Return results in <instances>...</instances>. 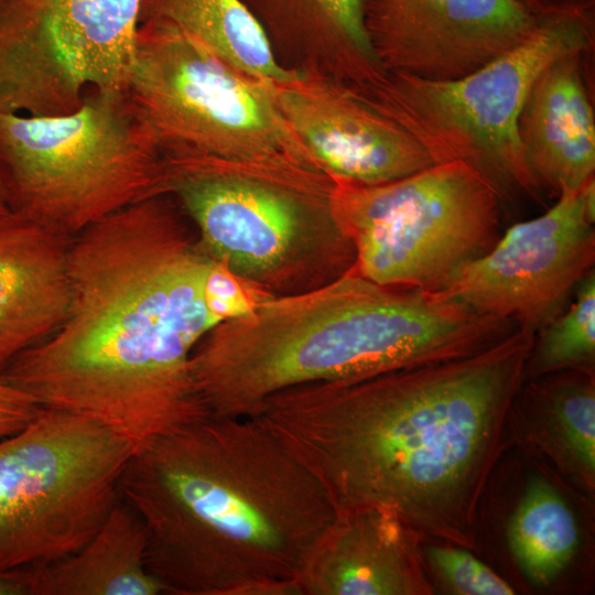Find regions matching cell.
<instances>
[{"label": "cell", "instance_id": "277c9868", "mask_svg": "<svg viewBox=\"0 0 595 595\" xmlns=\"http://www.w3.org/2000/svg\"><path fill=\"white\" fill-rule=\"evenodd\" d=\"M508 331L444 291L380 284L353 268L219 323L194 348L190 369L209 414L257 416L282 390L468 356Z\"/></svg>", "mask_w": 595, "mask_h": 595}, {"label": "cell", "instance_id": "9a60e30c", "mask_svg": "<svg viewBox=\"0 0 595 595\" xmlns=\"http://www.w3.org/2000/svg\"><path fill=\"white\" fill-rule=\"evenodd\" d=\"M420 540L386 509L335 512L301 572V595H431Z\"/></svg>", "mask_w": 595, "mask_h": 595}, {"label": "cell", "instance_id": "7c38bea8", "mask_svg": "<svg viewBox=\"0 0 595 595\" xmlns=\"http://www.w3.org/2000/svg\"><path fill=\"white\" fill-rule=\"evenodd\" d=\"M595 181L561 187L544 214L512 225L442 290L477 313L536 333L564 311L595 262Z\"/></svg>", "mask_w": 595, "mask_h": 595}, {"label": "cell", "instance_id": "5b68a950", "mask_svg": "<svg viewBox=\"0 0 595 595\" xmlns=\"http://www.w3.org/2000/svg\"><path fill=\"white\" fill-rule=\"evenodd\" d=\"M163 193L193 221L203 250L272 296L321 288L356 250L334 208V180L290 161L164 154Z\"/></svg>", "mask_w": 595, "mask_h": 595}, {"label": "cell", "instance_id": "7402d4cb", "mask_svg": "<svg viewBox=\"0 0 595 595\" xmlns=\"http://www.w3.org/2000/svg\"><path fill=\"white\" fill-rule=\"evenodd\" d=\"M575 301L539 332L527 365L536 374L593 360L595 354V272L577 285ZM526 369V370H527Z\"/></svg>", "mask_w": 595, "mask_h": 595}, {"label": "cell", "instance_id": "e0dca14e", "mask_svg": "<svg viewBox=\"0 0 595 595\" xmlns=\"http://www.w3.org/2000/svg\"><path fill=\"white\" fill-rule=\"evenodd\" d=\"M285 68L361 87L387 73L368 39L364 0H241Z\"/></svg>", "mask_w": 595, "mask_h": 595}, {"label": "cell", "instance_id": "d4e9b609", "mask_svg": "<svg viewBox=\"0 0 595 595\" xmlns=\"http://www.w3.org/2000/svg\"><path fill=\"white\" fill-rule=\"evenodd\" d=\"M205 294L209 310L220 323L248 315L259 303L272 296L216 261L208 271Z\"/></svg>", "mask_w": 595, "mask_h": 595}, {"label": "cell", "instance_id": "ac0fdd59", "mask_svg": "<svg viewBox=\"0 0 595 595\" xmlns=\"http://www.w3.org/2000/svg\"><path fill=\"white\" fill-rule=\"evenodd\" d=\"M573 53L549 64L522 106L518 133L527 163L541 190L577 188L594 177L595 117Z\"/></svg>", "mask_w": 595, "mask_h": 595}, {"label": "cell", "instance_id": "8fae6325", "mask_svg": "<svg viewBox=\"0 0 595 595\" xmlns=\"http://www.w3.org/2000/svg\"><path fill=\"white\" fill-rule=\"evenodd\" d=\"M141 0H0V113L57 117L126 90Z\"/></svg>", "mask_w": 595, "mask_h": 595}, {"label": "cell", "instance_id": "6da1fadb", "mask_svg": "<svg viewBox=\"0 0 595 595\" xmlns=\"http://www.w3.org/2000/svg\"><path fill=\"white\" fill-rule=\"evenodd\" d=\"M536 336L518 326L468 356L292 387L257 416L320 482L335 512L381 508L419 539L473 547Z\"/></svg>", "mask_w": 595, "mask_h": 595}, {"label": "cell", "instance_id": "9c48e42d", "mask_svg": "<svg viewBox=\"0 0 595 595\" xmlns=\"http://www.w3.org/2000/svg\"><path fill=\"white\" fill-rule=\"evenodd\" d=\"M333 202L354 269L380 284L442 291L500 237L502 195L463 161L376 185L334 181Z\"/></svg>", "mask_w": 595, "mask_h": 595}, {"label": "cell", "instance_id": "7a4b0ae2", "mask_svg": "<svg viewBox=\"0 0 595 595\" xmlns=\"http://www.w3.org/2000/svg\"><path fill=\"white\" fill-rule=\"evenodd\" d=\"M170 195L123 207L74 236L60 326L0 378L43 408L96 419L138 447L209 415L191 356L220 321L207 305L213 259Z\"/></svg>", "mask_w": 595, "mask_h": 595}, {"label": "cell", "instance_id": "2e32d148", "mask_svg": "<svg viewBox=\"0 0 595 595\" xmlns=\"http://www.w3.org/2000/svg\"><path fill=\"white\" fill-rule=\"evenodd\" d=\"M73 238L20 214L0 219V374L63 322Z\"/></svg>", "mask_w": 595, "mask_h": 595}, {"label": "cell", "instance_id": "44dd1931", "mask_svg": "<svg viewBox=\"0 0 595 595\" xmlns=\"http://www.w3.org/2000/svg\"><path fill=\"white\" fill-rule=\"evenodd\" d=\"M577 540L564 500L544 480H532L509 527L510 547L528 578L539 586L549 584L573 556Z\"/></svg>", "mask_w": 595, "mask_h": 595}, {"label": "cell", "instance_id": "603a6c76", "mask_svg": "<svg viewBox=\"0 0 595 595\" xmlns=\"http://www.w3.org/2000/svg\"><path fill=\"white\" fill-rule=\"evenodd\" d=\"M555 421L567 448L594 475L595 390L589 380L560 383L552 390Z\"/></svg>", "mask_w": 595, "mask_h": 595}, {"label": "cell", "instance_id": "484cf974", "mask_svg": "<svg viewBox=\"0 0 595 595\" xmlns=\"http://www.w3.org/2000/svg\"><path fill=\"white\" fill-rule=\"evenodd\" d=\"M40 409L32 397L0 378V439L25 428Z\"/></svg>", "mask_w": 595, "mask_h": 595}, {"label": "cell", "instance_id": "52a82bcc", "mask_svg": "<svg viewBox=\"0 0 595 595\" xmlns=\"http://www.w3.org/2000/svg\"><path fill=\"white\" fill-rule=\"evenodd\" d=\"M595 3L537 18L532 32L473 73L426 79L387 72L378 82L354 86L377 110L402 127L433 164L463 161L506 190L541 191L524 156L519 116L533 83L553 61L589 53Z\"/></svg>", "mask_w": 595, "mask_h": 595}, {"label": "cell", "instance_id": "cb8c5ba5", "mask_svg": "<svg viewBox=\"0 0 595 595\" xmlns=\"http://www.w3.org/2000/svg\"><path fill=\"white\" fill-rule=\"evenodd\" d=\"M431 564L457 594L512 595V587L465 549L448 544L432 545L428 551Z\"/></svg>", "mask_w": 595, "mask_h": 595}, {"label": "cell", "instance_id": "4fadbf2b", "mask_svg": "<svg viewBox=\"0 0 595 595\" xmlns=\"http://www.w3.org/2000/svg\"><path fill=\"white\" fill-rule=\"evenodd\" d=\"M363 10L383 68L426 79L468 75L537 24L517 0H364Z\"/></svg>", "mask_w": 595, "mask_h": 595}, {"label": "cell", "instance_id": "f1b7e54d", "mask_svg": "<svg viewBox=\"0 0 595 595\" xmlns=\"http://www.w3.org/2000/svg\"><path fill=\"white\" fill-rule=\"evenodd\" d=\"M8 214H9V209L7 208V206L4 205L2 199L0 198V219L2 217H4L6 215H8Z\"/></svg>", "mask_w": 595, "mask_h": 595}, {"label": "cell", "instance_id": "8992f818", "mask_svg": "<svg viewBox=\"0 0 595 595\" xmlns=\"http://www.w3.org/2000/svg\"><path fill=\"white\" fill-rule=\"evenodd\" d=\"M164 154L126 90L95 91L57 117L0 113V198L71 237L164 195Z\"/></svg>", "mask_w": 595, "mask_h": 595}, {"label": "cell", "instance_id": "30bf717a", "mask_svg": "<svg viewBox=\"0 0 595 595\" xmlns=\"http://www.w3.org/2000/svg\"><path fill=\"white\" fill-rule=\"evenodd\" d=\"M126 91L163 154L316 169L282 117L270 82L232 67L170 23L139 22Z\"/></svg>", "mask_w": 595, "mask_h": 595}, {"label": "cell", "instance_id": "ba28073f", "mask_svg": "<svg viewBox=\"0 0 595 595\" xmlns=\"http://www.w3.org/2000/svg\"><path fill=\"white\" fill-rule=\"evenodd\" d=\"M138 445L86 415L41 407L0 439V571L79 550L120 500Z\"/></svg>", "mask_w": 595, "mask_h": 595}, {"label": "cell", "instance_id": "d6986e66", "mask_svg": "<svg viewBox=\"0 0 595 595\" xmlns=\"http://www.w3.org/2000/svg\"><path fill=\"white\" fill-rule=\"evenodd\" d=\"M147 531L120 498L96 533L75 553L29 566L31 595L164 594L147 564Z\"/></svg>", "mask_w": 595, "mask_h": 595}, {"label": "cell", "instance_id": "4316f807", "mask_svg": "<svg viewBox=\"0 0 595 595\" xmlns=\"http://www.w3.org/2000/svg\"><path fill=\"white\" fill-rule=\"evenodd\" d=\"M0 595H31L30 569L0 571Z\"/></svg>", "mask_w": 595, "mask_h": 595}, {"label": "cell", "instance_id": "5bb4252c", "mask_svg": "<svg viewBox=\"0 0 595 595\" xmlns=\"http://www.w3.org/2000/svg\"><path fill=\"white\" fill-rule=\"evenodd\" d=\"M270 87L312 164L334 181L376 185L433 164L402 127L348 83L294 71Z\"/></svg>", "mask_w": 595, "mask_h": 595}, {"label": "cell", "instance_id": "83f0119b", "mask_svg": "<svg viewBox=\"0 0 595 595\" xmlns=\"http://www.w3.org/2000/svg\"><path fill=\"white\" fill-rule=\"evenodd\" d=\"M536 18L545 13L583 4H593L595 0H517Z\"/></svg>", "mask_w": 595, "mask_h": 595}, {"label": "cell", "instance_id": "3957f363", "mask_svg": "<svg viewBox=\"0 0 595 595\" xmlns=\"http://www.w3.org/2000/svg\"><path fill=\"white\" fill-rule=\"evenodd\" d=\"M120 497L172 595H301V572L335 516L259 416L209 414L139 446Z\"/></svg>", "mask_w": 595, "mask_h": 595}, {"label": "cell", "instance_id": "ffe728a7", "mask_svg": "<svg viewBox=\"0 0 595 595\" xmlns=\"http://www.w3.org/2000/svg\"><path fill=\"white\" fill-rule=\"evenodd\" d=\"M170 23L240 72L268 82L290 78L241 0H141L139 22Z\"/></svg>", "mask_w": 595, "mask_h": 595}]
</instances>
